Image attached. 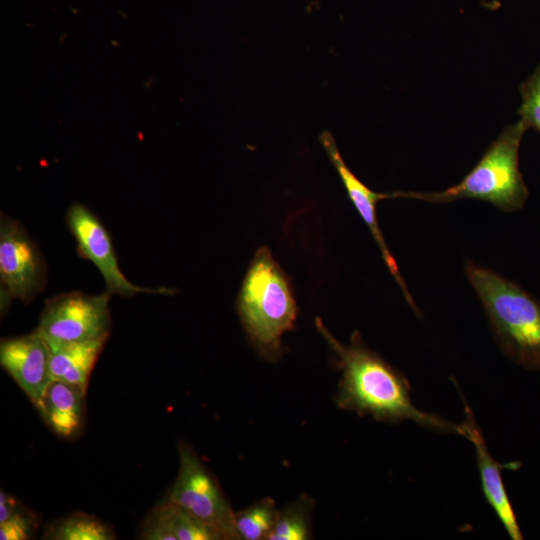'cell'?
<instances>
[{"label":"cell","instance_id":"11","mask_svg":"<svg viewBox=\"0 0 540 540\" xmlns=\"http://www.w3.org/2000/svg\"><path fill=\"white\" fill-rule=\"evenodd\" d=\"M461 397L465 414L464 422L461 425L465 430V438L475 447L484 497L496 513L509 537L512 540H522V532L501 475L502 469L518 470L521 463L519 461L499 463L492 457L472 409L466 399L462 395Z\"/></svg>","mask_w":540,"mask_h":540},{"label":"cell","instance_id":"20","mask_svg":"<svg viewBox=\"0 0 540 540\" xmlns=\"http://www.w3.org/2000/svg\"><path fill=\"white\" fill-rule=\"evenodd\" d=\"M21 509L15 500L3 490L0 492V523L6 521Z\"/></svg>","mask_w":540,"mask_h":540},{"label":"cell","instance_id":"6","mask_svg":"<svg viewBox=\"0 0 540 540\" xmlns=\"http://www.w3.org/2000/svg\"><path fill=\"white\" fill-rule=\"evenodd\" d=\"M107 291L59 293L45 301L36 330L47 340L87 342L108 339L111 313Z\"/></svg>","mask_w":540,"mask_h":540},{"label":"cell","instance_id":"19","mask_svg":"<svg viewBox=\"0 0 540 540\" xmlns=\"http://www.w3.org/2000/svg\"><path fill=\"white\" fill-rule=\"evenodd\" d=\"M33 519L21 510L6 521L0 523L1 540H25L30 538Z\"/></svg>","mask_w":540,"mask_h":540},{"label":"cell","instance_id":"14","mask_svg":"<svg viewBox=\"0 0 540 540\" xmlns=\"http://www.w3.org/2000/svg\"><path fill=\"white\" fill-rule=\"evenodd\" d=\"M85 393L73 384L52 380L35 407L55 433L70 437L80 427Z\"/></svg>","mask_w":540,"mask_h":540},{"label":"cell","instance_id":"4","mask_svg":"<svg viewBox=\"0 0 540 540\" xmlns=\"http://www.w3.org/2000/svg\"><path fill=\"white\" fill-rule=\"evenodd\" d=\"M526 130L520 120L507 126L459 183L439 192L395 191L390 193V199L447 203L468 198L489 202L505 212L521 209L529 195L518 167L519 147Z\"/></svg>","mask_w":540,"mask_h":540},{"label":"cell","instance_id":"16","mask_svg":"<svg viewBox=\"0 0 540 540\" xmlns=\"http://www.w3.org/2000/svg\"><path fill=\"white\" fill-rule=\"evenodd\" d=\"M278 511L275 501L265 497L235 512V525L240 539L267 540L276 522Z\"/></svg>","mask_w":540,"mask_h":540},{"label":"cell","instance_id":"13","mask_svg":"<svg viewBox=\"0 0 540 540\" xmlns=\"http://www.w3.org/2000/svg\"><path fill=\"white\" fill-rule=\"evenodd\" d=\"M141 538L147 540H220L204 522L181 506L168 501L155 508L146 520Z\"/></svg>","mask_w":540,"mask_h":540},{"label":"cell","instance_id":"3","mask_svg":"<svg viewBox=\"0 0 540 540\" xmlns=\"http://www.w3.org/2000/svg\"><path fill=\"white\" fill-rule=\"evenodd\" d=\"M465 273L502 353L524 369L540 371V302L490 269L467 263Z\"/></svg>","mask_w":540,"mask_h":540},{"label":"cell","instance_id":"10","mask_svg":"<svg viewBox=\"0 0 540 540\" xmlns=\"http://www.w3.org/2000/svg\"><path fill=\"white\" fill-rule=\"evenodd\" d=\"M47 341L35 330L5 338L0 343V364L36 406L52 381Z\"/></svg>","mask_w":540,"mask_h":540},{"label":"cell","instance_id":"8","mask_svg":"<svg viewBox=\"0 0 540 540\" xmlns=\"http://www.w3.org/2000/svg\"><path fill=\"white\" fill-rule=\"evenodd\" d=\"M65 221L76 241V251L90 260L101 273L111 295L132 297L138 293L167 294L166 288H145L133 284L122 273L110 232L86 205L76 202L67 210Z\"/></svg>","mask_w":540,"mask_h":540},{"label":"cell","instance_id":"1","mask_svg":"<svg viewBox=\"0 0 540 540\" xmlns=\"http://www.w3.org/2000/svg\"><path fill=\"white\" fill-rule=\"evenodd\" d=\"M315 325L334 352L337 366L342 371L335 397L340 409L390 424L410 420L435 432L465 437L462 425L418 409L412 402L408 379L369 348L357 330L351 335L350 342L344 344L332 335L320 318L315 319Z\"/></svg>","mask_w":540,"mask_h":540},{"label":"cell","instance_id":"12","mask_svg":"<svg viewBox=\"0 0 540 540\" xmlns=\"http://www.w3.org/2000/svg\"><path fill=\"white\" fill-rule=\"evenodd\" d=\"M52 380L73 384L86 392L93 367L107 339L87 342L47 340Z\"/></svg>","mask_w":540,"mask_h":540},{"label":"cell","instance_id":"5","mask_svg":"<svg viewBox=\"0 0 540 540\" xmlns=\"http://www.w3.org/2000/svg\"><path fill=\"white\" fill-rule=\"evenodd\" d=\"M178 450L179 470L169 501L196 516L221 540H239L235 512L218 481L189 445L181 443Z\"/></svg>","mask_w":540,"mask_h":540},{"label":"cell","instance_id":"2","mask_svg":"<svg viewBox=\"0 0 540 540\" xmlns=\"http://www.w3.org/2000/svg\"><path fill=\"white\" fill-rule=\"evenodd\" d=\"M236 306L258 355L269 361L277 360L284 351L282 336L294 328L298 308L289 278L267 247L256 251Z\"/></svg>","mask_w":540,"mask_h":540},{"label":"cell","instance_id":"7","mask_svg":"<svg viewBox=\"0 0 540 540\" xmlns=\"http://www.w3.org/2000/svg\"><path fill=\"white\" fill-rule=\"evenodd\" d=\"M48 268L36 242L16 219L1 214V309L13 299L32 302L43 292Z\"/></svg>","mask_w":540,"mask_h":540},{"label":"cell","instance_id":"18","mask_svg":"<svg viewBox=\"0 0 540 540\" xmlns=\"http://www.w3.org/2000/svg\"><path fill=\"white\" fill-rule=\"evenodd\" d=\"M522 98L518 109L520 121L540 133V63L534 73L519 86Z\"/></svg>","mask_w":540,"mask_h":540},{"label":"cell","instance_id":"9","mask_svg":"<svg viewBox=\"0 0 540 540\" xmlns=\"http://www.w3.org/2000/svg\"><path fill=\"white\" fill-rule=\"evenodd\" d=\"M319 140L326 151L330 162L342 180L349 199L353 203L355 209L358 211L365 224L368 226L373 239L379 247L383 260L391 275L399 285L405 300L413 311L420 316V311L411 297L410 292L408 291L407 285L401 276L397 263L385 242L378 223L376 204L380 200L389 199V193H377L372 191L355 176V174L350 170L343 160L337 144L330 132L323 131L319 136Z\"/></svg>","mask_w":540,"mask_h":540},{"label":"cell","instance_id":"17","mask_svg":"<svg viewBox=\"0 0 540 540\" xmlns=\"http://www.w3.org/2000/svg\"><path fill=\"white\" fill-rule=\"evenodd\" d=\"M46 538L52 540H112L111 528L86 514H73L50 529Z\"/></svg>","mask_w":540,"mask_h":540},{"label":"cell","instance_id":"15","mask_svg":"<svg viewBox=\"0 0 540 540\" xmlns=\"http://www.w3.org/2000/svg\"><path fill=\"white\" fill-rule=\"evenodd\" d=\"M315 500L301 495L278 511L274 527L267 540H306L312 538V513Z\"/></svg>","mask_w":540,"mask_h":540}]
</instances>
